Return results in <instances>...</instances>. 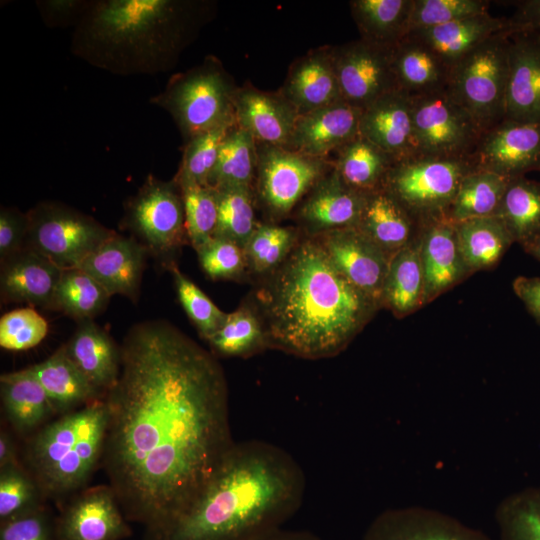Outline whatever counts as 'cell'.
I'll use <instances>...</instances> for the list:
<instances>
[{
	"label": "cell",
	"mask_w": 540,
	"mask_h": 540,
	"mask_svg": "<svg viewBox=\"0 0 540 540\" xmlns=\"http://www.w3.org/2000/svg\"><path fill=\"white\" fill-rule=\"evenodd\" d=\"M391 63L398 90L410 97L447 87L450 68L412 34L391 48Z\"/></svg>",
	"instance_id": "29"
},
{
	"label": "cell",
	"mask_w": 540,
	"mask_h": 540,
	"mask_svg": "<svg viewBox=\"0 0 540 540\" xmlns=\"http://www.w3.org/2000/svg\"><path fill=\"white\" fill-rule=\"evenodd\" d=\"M304 471L284 448L238 441L190 508L150 540H251L283 525L303 503Z\"/></svg>",
	"instance_id": "3"
},
{
	"label": "cell",
	"mask_w": 540,
	"mask_h": 540,
	"mask_svg": "<svg viewBox=\"0 0 540 540\" xmlns=\"http://www.w3.org/2000/svg\"><path fill=\"white\" fill-rule=\"evenodd\" d=\"M279 92L299 116L341 101L331 46L311 50L294 61Z\"/></svg>",
	"instance_id": "24"
},
{
	"label": "cell",
	"mask_w": 540,
	"mask_h": 540,
	"mask_svg": "<svg viewBox=\"0 0 540 540\" xmlns=\"http://www.w3.org/2000/svg\"><path fill=\"white\" fill-rule=\"evenodd\" d=\"M508 32L481 43L450 68L447 90L484 131L504 119Z\"/></svg>",
	"instance_id": "7"
},
{
	"label": "cell",
	"mask_w": 540,
	"mask_h": 540,
	"mask_svg": "<svg viewBox=\"0 0 540 540\" xmlns=\"http://www.w3.org/2000/svg\"><path fill=\"white\" fill-rule=\"evenodd\" d=\"M147 254L136 238L115 232L79 268L99 282L110 296L121 294L135 301Z\"/></svg>",
	"instance_id": "23"
},
{
	"label": "cell",
	"mask_w": 540,
	"mask_h": 540,
	"mask_svg": "<svg viewBox=\"0 0 540 540\" xmlns=\"http://www.w3.org/2000/svg\"><path fill=\"white\" fill-rule=\"evenodd\" d=\"M361 112L341 100L300 115L286 148L327 159L359 135Z\"/></svg>",
	"instance_id": "22"
},
{
	"label": "cell",
	"mask_w": 540,
	"mask_h": 540,
	"mask_svg": "<svg viewBox=\"0 0 540 540\" xmlns=\"http://www.w3.org/2000/svg\"><path fill=\"white\" fill-rule=\"evenodd\" d=\"M18 451L11 434L1 429L0 432V469L21 465Z\"/></svg>",
	"instance_id": "57"
},
{
	"label": "cell",
	"mask_w": 540,
	"mask_h": 540,
	"mask_svg": "<svg viewBox=\"0 0 540 540\" xmlns=\"http://www.w3.org/2000/svg\"><path fill=\"white\" fill-rule=\"evenodd\" d=\"M0 540H60L57 522L41 506L1 522Z\"/></svg>",
	"instance_id": "52"
},
{
	"label": "cell",
	"mask_w": 540,
	"mask_h": 540,
	"mask_svg": "<svg viewBox=\"0 0 540 540\" xmlns=\"http://www.w3.org/2000/svg\"><path fill=\"white\" fill-rule=\"evenodd\" d=\"M65 347L88 381L106 396L120 375V347L92 319L80 321Z\"/></svg>",
	"instance_id": "27"
},
{
	"label": "cell",
	"mask_w": 540,
	"mask_h": 540,
	"mask_svg": "<svg viewBox=\"0 0 540 540\" xmlns=\"http://www.w3.org/2000/svg\"><path fill=\"white\" fill-rule=\"evenodd\" d=\"M237 126L257 144L286 147L299 114L279 92L259 90L252 85L238 87L234 98Z\"/></svg>",
	"instance_id": "20"
},
{
	"label": "cell",
	"mask_w": 540,
	"mask_h": 540,
	"mask_svg": "<svg viewBox=\"0 0 540 540\" xmlns=\"http://www.w3.org/2000/svg\"><path fill=\"white\" fill-rule=\"evenodd\" d=\"M424 272L420 240L408 243L391 256L384 282L382 305L396 316L407 315L424 302Z\"/></svg>",
	"instance_id": "33"
},
{
	"label": "cell",
	"mask_w": 540,
	"mask_h": 540,
	"mask_svg": "<svg viewBox=\"0 0 540 540\" xmlns=\"http://www.w3.org/2000/svg\"><path fill=\"white\" fill-rule=\"evenodd\" d=\"M314 236L321 242L342 274L380 306L391 255L356 226L339 228Z\"/></svg>",
	"instance_id": "15"
},
{
	"label": "cell",
	"mask_w": 540,
	"mask_h": 540,
	"mask_svg": "<svg viewBox=\"0 0 540 540\" xmlns=\"http://www.w3.org/2000/svg\"><path fill=\"white\" fill-rule=\"evenodd\" d=\"M420 222L425 228L420 239L424 299L429 302L456 284L467 267L459 251L455 223L444 216Z\"/></svg>",
	"instance_id": "26"
},
{
	"label": "cell",
	"mask_w": 540,
	"mask_h": 540,
	"mask_svg": "<svg viewBox=\"0 0 540 540\" xmlns=\"http://www.w3.org/2000/svg\"><path fill=\"white\" fill-rule=\"evenodd\" d=\"M120 350L101 464L150 538L190 508L235 443L228 385L215 355L164 320L133 325Z\"/></svg>",
	"instance_id": "1"
},
{
	"label": "cell",
	"mask_w": 540,
	"mask_h": 540,
	"mask_svg": "<svg viewBox=\"0 0 540 540\" xmlns=\"http://www.w3.org/2000/svg\"><path fill=\"white\" fill-rule=\"evenodd\" d=\"M25 246L62 270L79 265L115 232L67 205L42 202L28 213Z\"/></svg>",
	"instance_id": "9"
},
{
	"label": "cell",
	"mask_w": 540,
	"mask_h": 540,
	"mask_svg": "<svg viewBox=\"0 0 540 540\" xmlns=\"http://www.w3.org/2000/svg\"><path fill=\"white\" fill-rule=\"evenodd\" d=\"M57 529L60 540H119L130 534L109 484L79 491L57 521Z\"/></svg>",
	"instance_id": "17"
},
{
	"label": "cell",
	"mask_w": 540,
	"mask_h": 540,
	"mask_svg": "<svg viewBox=\"0 0 540 540\" xmlns=\"http://www.w3.org/2000/svg\"><path fill=\"white\" fill-rule=\"evenodd\" d=\"M334 68L346 103L363 110L383 95L398 90L391 48L359 39L331 47Z\"/></svg>",
	"instance_id": "13"
},
{
	"label": "cell",
	"mask_w": 540,
	"mask_h": 540,
	"mask_svg": "<svg viewBox=\"0 0 540 540\" xmlns=\"http://www.w3.org/2000/svg\"><path fill=\"white\" fill-rule=\"evenodd\" d=\"M515 294L540 323V277L519 276L513 282Z\"/></svg>",
	"instance_id": "56"
},
{
	"label": "cell",
	"mask_w": 540,
	"mask_h": 540,
	"mask_svg": "<svg viewBox=\"0 0 540 540\" xmlns=\"http://www.w3.org/2000/svg\"><path fill=\"white\" fill-rule=\"evenodd\" d=\"M108 425L105 398L58 415L27 438L22 464L45 498L83 490L101 464Z\"/></svg>",
	"instance_id": "5"
},
{
	"label": "cell",
	"mask_w": 540,
	"mask_h": 540,
	"mask_svg": "<svg viewBox=\"0 0 540 540\" xmlns=\"http://www.w3.org/2000/svg\"><path fill=\"white\" fill-rule=\"evenodd\" d=\"M299 239L293 227L258 224L244 247L247 266L259 275L272 273L286 260Z\"/></svg>",
	"instance_id": "44"
},
{
	"label": "cell",
	"mask_w": 540,
	"mask_h": 540,
	"mask_svg": "<svg viewBox=\"0 0 540 540\" xmlns=\"http://www.w3.org/2000/svg\"><path fill=\"white\" fill-rule=\"evenodd\" d=\"M62 271L46 257L24 246L1 262L2 300L52 308Z\"/></svg>",
	"instance_id": "25"
},
{
	"label": "cell",
	"mask_w": 540,
	"mask_h": 540,
	"mask_svg": "<svg viewBox=\"0 0 540 540\" xmlns=\"http://www.w3.org/2000/svg\"><path fill=\"white\" fill-rule=\"evenodd\" d=\"M125 225L166 267L188 241L181 188L149 175L126 206Z\"/></svg>",
	"instance_id": "10"
},
{
	"label": "cell",
	"mask_w": 540,
	"mask_h": 540,
	"mask_svg": "<svg viewBox=\"0 0 540 540\" xmlns=\"http://www.w3.org/2000/svg\"><path fill=\"white\" fill-rule=\"evenodd\" d=\"M413 0H353L349 6L360 39L392 48L407 35Z\"/></svg>",
	"instance_id": "34"
},
{
	"label": "cell",
	"mask_w": 540,
	"mask_h": 540,
	"mask_svg": "<svg viewBox=\"0 0 540 540\" xmlns=\"http://www.w3.org/2000/svg\"><path fill=\"white\" fill-rule=\"evenodd\" d=\"M468 161L508 179L540 171V124L503 119L482 133Z\"/></svg>",
	"instance_id": "14"
},
{
	"label": "cell",
	"mask_w": 540,
	"mask_h": 540,
	"mask_svg": "<svg viewBox=\"0 0 540 540\" xmlns=\"http://www.w3.org/2000/svg\"><path fill=\"white\" fill-rule=\"evenodd\" d=\"M455 228L459 251L469 270L493 266L514 242L496 215L458 222Z\"/></svg>",
	"instance_id": "35"
},
{
	"label": "cell",
	"mask_w": 540,
	"mask_h": 540,
	"mask_svg": "<svg viewBox=\"0 0 540 540\" xmlns=\"http://www.w3.org/2000/svg\"><path fill=\"white\" fill-rule=\"evenodd\" d=\"M496 216L521 245L540 235V182L525 176L511 179Z\"/></svg>",
	"instance_id": "38"
},
{
	"label": "cell",
	"mask_w": 540,
	"mask_h": 540,
	"mask_svg": "<svg viewBox=\"0 0 540 540\" xmlns=\"http://www.w3.org/2000/svg\"><path fill=\"white\" fill-rule=\"evenodd\" d=\"M255 299L268 346L304 359L342 352L379 307L309 235L266 275Z\"/></svg>",
	"instance_id": "2"
},
{
	"label": "cell",
	"mask_w": 540,
	"mask_h": 540,
	"mask_svg": "<svg viewBox=\"0 0 540 540\" xmlns=\"http://www.w3.org/2000/svg\"><path fill=\"white\" fill-rule=\"evenodd\" d=\"M511 179L473 169L462 179L444 217L453 223L494 216Z\"/></svg>",
	"instance_id": "37"
},
{
	"label": "cell",
	"mask_w": 540,
	"mask_h": 540,
	"mask_svg": "<svg viewBox=\"0 0 540 540\" xmlns=\"http://www.w3.org/2000/svg\"><path fill=\"white\" fill-rule=\"evenodd\" d=\"M45 496L23 464L0 469V519L22 515L43 506Z\"/></svg>",
	"instance_id": "48"
},
{
	"label": "cell",
	"mask_w": 540,
	"mask_h": 540,
	"mask_svg": "<svg viewBox=\"0 0 540 540\" xmlns=\"http://www.w3.org/2000/svg\"><path fill=\"white\" fill-rule=\"evenodd\" d=\"M196 252L202 270L213 280L238 278L247 266L244 249L229 240L212 238Z\"/></svg>",
	"instance_id": "51"
},
{
	"label": "cell",
	"mask_w": 540,
	"mask_h": 540,
	"mask_svg": "<svg viewBox=\"0 0 540 540\" xmlns=\"http://www.w3.org/2000/svg\"><path fill=\"white\" fill-rule=\"evenodd\" d=\"M363 540H492L481 530L441 511L407 506L389 508L369 523Z\"/></svg>",
	"instance_id": "16"
},
{
	"label": "cell",
	"mask_w": 540,
	"mask_h": 540,
	"mask_svg": "<svg viewBox=\"0 0 540 540\" xmlns=\"http://www.w3.org/2000/svg\"><path fill=\"white\" fill-rule=\"evenodd\" d=\"M166 268L172 274L180 304L196 326L200 336L206 340L222 327L228 314L219 309L194 282L184 275L175 262L170 263Z\"/></svg>",
	"instance_id": "47"
},
{
	"label": "cell",
	"mask_w": 540,
	"mask_h": 540,
	"mask_svg": "<svg viewBox=\"0 0 540 540\" xmlns=\"http://www.w3.org/2000/svg\"><path fill=\"white\" fill-rule=\"evenodd\" d=\"M526 252L540 260V235L522 244Z\"/></svg>",
	"instance_id": "59"
},
{
	"label": "cell",
	"mask_w": 540,
	"mask_h": 540,
	"mask_svg": "<svg viewBox=\"0 0 540 540\" xmlns=\"http://www.w3.org/2000/svg\"><path fill=\"white\" fill-rule=\"evenodd\" d=\"M507 28L506 18L488 12L409 34L422 40L451 68L484 41L507 32Z\"/></svg>",
	"instance_id": "31"
},
{
	"label": "cell",
	"mask_w": 540,
	"mask_h": 540,
	"mask_svg": "<svg viewBox=\"0 0 540 540\" xmlns=\"http://www.w3.org/2000/svg\"><path fill=\"white\" fill-rule=\"evenodd\" d=\"M364 193L350 188L333 168L302 200L297 216L307 235L357 226Z\"/></svg>",
	"instance_id": "21"
},
{
	"label": "cell",
	"mask_w": 540,
	"mask_h": 540,
	"mask_svg": "<svg viewBox=\"0 0 540 540\" xmlns=\"http://www.w3.org/2000/svg\"><path fill=\"white\" fill-rule=\"evenodd\" d=\"M506 19L509 34L529 33L540 36V0L518 2L513 15Z\"/></svg>",
	"instance_id": "55"
},
{
	"label": "cell",
	"mask_w": 540,
	"mask_h": 540,
	"mask_svg": "<svg viewBox=\"0 0 540 540\" xmlns=\"http://www.w3.org/2000/svg\"><path fill=\"white\" fill-rule=\"evenodd\" d=\"M218 217L213 238L225 239L244 249L259 223L256 222L252 187L215 189Z\"/></svg>",
	"instance_id": "43"
},
{
	"label": "cell",
	"mask_w": 540,
	"mask_h": 540,
	"mask_svg": "<svg viewBox=\"0 0 540 540\" xmlns=\"http://www.w3.org/2000/svg\"><path fill=\"white\" fill-rule=\"evenodd\" d=\"M0 393L5 418L20 436L30 437L57 415L44 388L27 368L2 374Z\"/></svg>",
	"instance_id": "28"
},
{
	"label": "cell",
	"mask_w": 540,
	"mask_h": 540,
	"mask_svg": "<svg viewBox=\"0 0 540 540\" xmlns=\"http://www.w3.org/2000/svg\"><path fill=\"white\" fill-rule=\"evenodd\" d=\"M332 168L333 162L328 159L257 144L258 199L271 218H284Z\"/></svg>",
	"instance_id": "12"
},
{
	"label": "cell",
	"mask_w": 540,
	"mask_h": 540,
	"mask_svg": "<svg viewBox=\"0 0 540 540\" xmlns=\"http://www.w3.org/2000/svg\"><path fill=\"white\" fill-rule=\"evenodd\" d=\"M26 368L44 388L57 415L105 398L75 365L65 345L44 361Z\"/></svg>",
	"instance_id": "30"
},
{
	"label": "cell",
	"mask_w": 540,
	"mask_h": 540,
	"mask_svg": "<svg viewBox=\"0 0 540 540\" xmlns=\"http://www.w3.org/2000/svg\"><path fill=\"white\" fill-rule=\"evenodd\" d=\"M485 0H413L407 34L488 13Z\"/></svg>",
	"instance_id": "49"
},
{
	"label": "cell",
	"mask_w": 540,
	"mask_h": 540,
	"mask_svg": "<svg viewBox=\"0 0 540 540\" xmlns=\"http://www.w3.org/2000/svg\"><path fill=\"white\" fill-rule=\"evenodd\" d=\"M87 5L88 2L78 0H48L37 2L43 20L50 26L77 24Z\"/></svg>",
	"instance_id": "54"
},
{
	"label": "cell",
	"mask_w": 540,
	"mask_h": 540,
	"mask_svg": "<svg viewBox=\"0 0 540 540\" xmlns=\"http://www.w3.org/2000/svg\"><path fill=\"white\" fill-rule=\"evenodd\" d=\"M235 124L217 127L186 141L179 171L174 180L178 184L207 185L221 145Z\"/></svg>",
	"instance_id": "45"
},
{
	"label": "cell",
	"mask_w": 540,
	"mask_h": 540,
	"mask_svg": "<svg viewBox=\"0 0 540 540\" xmlns=\"http://www.w3.org/2000/svg\"><path fill=\"white\" fill-rule=\"evenodd\" d=\"M178 185L184 202L188 241L197 250L213 238L218 217L216 190L193 183Z\"/></svg>",
	"instance_id": "46"
},
{
	"label": "cell",
	"mask_w": 540,
	"mask_h": 540,
	"mask_svg": "<svg viewBox=\"0 0 540 540\" xmlns=\"http://www.w3.org/2000/svg\"><path fill=\"white\" fill-rule=\"evenodd\" d=\"M28 216L15 208L0 210V260L1 262L25 246Z\"/></svg>",
	"instance_id": "53"
},
{
	"label": "cell",
	"mask_w": 540,
	"mask_h": 540,
	"mask_svg": "<svg viewBox=\"0 0 540 540\" xmlns=\"http://www.w3.org/2000/svg\"><path fill=\"white\" fill-rule=\"evenodd\" d=\"M333 162L341 179L352 189L368 193L383 187L395 161L360 134L341 147Z\"/></svg>",
	"instance_id": "36"
},
{
	"label": "cell",
	"mask_w": 540,
	"mask_h": 540,
	"mask_svg": "<svg viewBox=\"0 0 540 540\" xmlns=\"http://www.w3.org/2000/svg\"><path fill=\"white\" fill-rule=\"evenodd\" d=\"M411 99L419 155L468 160L484 129L447 88Z\"/></svg>",
	"instance_id": "11"
},
{
	"label": "cell",
	"mask_w": 540,
	"mask_h": 540,
	"mask_svg": "<svg viewBox=\"0 0 540 540\" xmlns=\"http://www.w3.org/2000/svg\"><path fill=\"white\" fill-rule=\"evenodd\" d=\"M205 4L180 0L88 2L76 24L73 53L118 75L171 69L205 20Z\"/></svg>",
	"instance_id": "4"
},
{
	"label": "cell",
	"mask_w": 540,
	"mask_h": 540,
	"mask_svg": "<svg viewBox=\"0 0 540 540\" xmlns=\"http://www.w3.org/2000/svg\"><path fill=\"white\" fill-rule=\"evenodd\" d=\"M237 88L221 62L209 56L201 65L172 76L166 88L150 102L171 115L188 141L201 133L236 123Z\"/></svg>",
	"instance_id": "6"
},
{
	"label": "cell",
	"mask_w": 540,
	"mask_h": 540,
	"mask_svg": "<svg viewBox=\"0 0 540 540\" xmlns=\"http://www.w3.org/2000/svg\"><path fill=\"white\" fill-rule=\"evenodd\" d=\"M499 540H540V486L504 497L495 509Z\"/></svg>",
	"instance_id": "42"
},
{
	"label": "cell",
	"mask_w": 540,
	"mask_h": 540,
	"mask_svg": "<svg viewBox=\"0 0 540 540\" xmlns=\"http://www.w3.org/2000/svg\"><path fill=\"white\" fill-rule=\"evenodd\" d=\"M359 134L395 162L419 155L411 97L395 90L375 100L361 112Z\"/></svg>",
	"instance_id": "18"
},
{
	"label": "cell",
	"mask_w": 540,
	"mask_h": 540,
	"mask_svg": "<svg viewBox=\"0 0 540 540\" xmlns=\"http://www.w3.org/2000/svg\"><path fill=\"white\" fill-rule=\"evenodd\" d=\"M47 332V321L35 309L19 308L1 317L0 346L9 351H25L37 346Z\"/></svg>",
	"instance_id": "50"
},
{
	"label": "cell",
	"mask_w": 540,
	"mask_h": 540,
	"mask_svg": "<svg viewBox=\"0 0 540 540\" xmlns=\"http://www.w3.org/2000/svg\"><path fill=\"white\" fill-rule=\"evenodd\" d=\"M206 341L211 352L222 357L246 358L269 347L259 314L247 305L229 313L222 327Z\"/></svg>",
	"instance_id": "40"
},
{
	"label": "cell",
	"mask_w": 540,
	"mask_h": 540,
	"mask_svg": "<svg viewBox=\"0 0 540 540\" xmlns=\"http://www.w3.org/2000/svg\"><path fill=\"white\" fill-rule=\"evenodd\" d=\"M504 119L540 124V36L508 33Z\"/></svg>",
	"instance_id": "19"
},
{
	"label": "cell",
	"mask_w": 540,
	"mask_h": 540,
	"mask_svg": "<svg viewBox=\"0 0 540 540\" xmlns=\"http://www.w3.org/2000/svg\"><path fill=\"white\" fill-rule=\"evenodd\" d=\"M257 143L235 124L225 137L207 185L214 188L252 187L256 175Z\"/></svg>",
	"instance_id": "39"
},
{
	"label": "cell",
	"mask_w": 540,
	"mask_h": 540,
	"mask_svg": "<svg viewBox=\"0 0 540 540\" xmlns=\"http://www.w3.org/2000/svg\"><path fill=\"white\" fill-rule=\"evenodd\" d=\"M417 220L384 187L364 194L357 228L389 255L410 243Z\"/></svg>",
	"instance_id": "32"
},
{
	"label": "cell",
	"mask_w": 540,
	"mask_h": 540,
	"mask_svg": "<svg viewBox=\"0 0 540 540\" xmlns=\"http://www.w3.org/2000/svg\"><path fill=\"white\" fill-rule=\"evenodd\" d=\"M473 169L467 159L417 155L395 162L383 187L420 222L444 216Z\"/></svg>",
	"instance_id": "8"
},
{
	"label": "cell",
	"mask_w": 540,
	"mask_h": 540,
	"mask_svg": "<svg viewBox=\"0 0 540 540\" xmlns=\"http://www.w3.org/2000/svg\"><path fill=\"white\" fill-rule=\"evenodd\" d=\"M251 540H324L306 530H290L283 527L273 529Z\"/></svg>",
	"instance_id": "58"
},
{
	"label": "cell",
	"mask_w": 540,
	"mask_h": 540,
	"mask_svg": "<svg viewBox=\"0 0 540 540\" xmlns=\"http://www.w3.org/2000/svg\"><path fill=\"white\" fill-rule=\"evenodd\" d=\"M110 295L92 276L79 267L62 271L52 308L80 321L91 319L108 303Z\"/></svg>",
	"instance_id": "41"
}]
</instances>
